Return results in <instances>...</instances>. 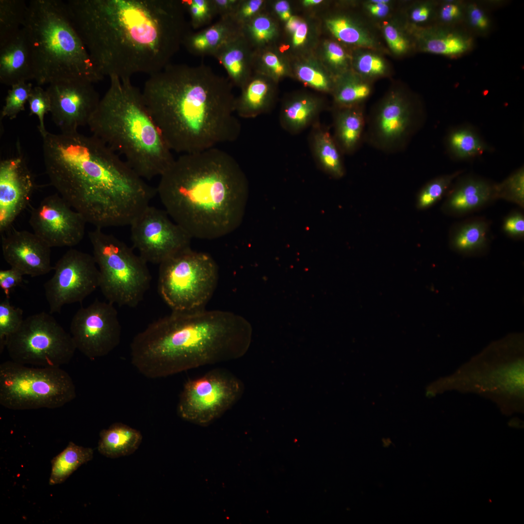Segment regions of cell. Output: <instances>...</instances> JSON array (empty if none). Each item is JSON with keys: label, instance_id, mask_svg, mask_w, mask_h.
Here are the masks:
<instances>
[{"label": "cell", "instance_id": "obj_1", "mask_svg": "<svg viewBox=\"0 0 524 524\" xmlns=\"http://www.w3.org/2000/svg\"><path fill=\"white\" fill-rule=\"evenodd\" d=\"M73 24L104 77L149 75L170 64L190 33L181 0H69Z\"/></svg>", "mask_w": 524, "mask_h": 524}, {"label": "cell", "instance_id": "obj_2", "mask_svg": "<svg viewBox=\"0 0 524 524\" xmlns=\"http://www.w3.org/2000/svg\"><path fill=\"white\" fill-rule=\"evenodd\" d=\"M42 138L51 184L87 223L130 226L149 205L156 189L95 136L48 132Z\"/></svg>", "mask_w": 524, "mask_h": 524}, {"label": "cell", "instance_id": "obj_3", "mask_svg": "<svg viewBox=\"0 0 524 524\" xmlns=\"http://www.w3.org/2000/svg\"><path fill=\"white\" fill-rule=\"evenodd\" d=\"M142 93L172 151L199 152L240 135L232 84L204 64H169L149 76Z\"/></svg>", "mask_w": 524, "mask_h": 524}, {"label": "cell", "instance_id": "obj_4", "mask_svg": "<svg viewBox=\"0 0 524 524\" xmlns=\"http://www.w3.org/2000/svg\"><path fill=\"white\" fill-rule=\"evenodd\" d=\"M159 178L156 190L165 211L192 238L217 239L241 225L248 181L227 152L215 147L182 154Z\"/></svg>", "mask_w": 524, "mask_h": 524}, {"label": "cell", "instance_id": "obj_5", "mask_svg": "<svg viewBox=\"0 0 524 524\" xmlns=\"http://www.w3.org/2000/svg\"><path fill=\"white\" fill-rule=\"evenodd\" d=\"M252 327L234 312L205 309L172 311L137 334L130 345L132 365L149 378L240 358Z\"/></svg>", "mask_w": 524, "mask_h": 524}, {"label": "cell", "instance_id": "obj_6", "mask_svg": "<svg viewBox=\"0 0 524 524\" xmlns=\"http://www.w3.org/2000/svg\"><path fill=\"white\" fill-rule=\"evenodd\" d=\"M88 126L141 178L160 177L175 158L131 78L111 76Z\"/></svg>", "mask_w": 524, "mask_h": 524}, {"label": "cell", "instance_id": "obj_7", "mask_svg": "<svg viewBox=\"0 0 524 524\" xmlns=\"http://www.w3.org/2000/svg\"><path fill=\"white\" fill-rule=\"evenodd\" d=\"M22 29L38 85L68 80L94 83L103 79L73 24L66 2L30 1Z\"/></svg>", "mask_w": 524, "mask_h": 524}, {"label": "cell", "instance_id": "obj_8", "mask_svg": "<svg viewBox=\"0 0 524 524\" xmlns=\"http://www.w3.org/2000/svg\"><path fill=\"white\" fill-rule=\"evenodd\" d=\"M88 237L103 296L114 305L136 307L150 286L147 263L124 242L101 229L90 231Z\"/></svg>", "mask_w": 524, "mask_h": 524}, {"label": "cell", "instance_id": "obj_9", "mask_svg": "<svg viewBox=\"0 0 524 524\" xmlns=\"http://www.w3.org/2000/svg\"><path fill=\"white\" fill-rule=\"evenodd\" d=\"M76 397L72 378L60 367L31 366L12 360L0 365V404L7 409H56Z\"/></svg>", "mask_w": 524, "mask_h": 524}, {"label": "cell", "instance_id": "obj_10", "mask_svg": "<svg viewBox=\"0 0 524 524\" xmlns=\"http://www.w3.org/2000/svg\"><path fill=\"white\" fill-rule=\"evenodd\" d=\"M218 278L213 258L190 247L159 264L158 292L172 311L204 309L216 289Z\"/></svg>", "mask_w": 524, "mask_h": 524}, {"label": "cell", "instance_id": "obj_11", "mask_svg": "<svg viewBox=\"0 0 524 524\" xmlns=\"http://www.w3.org/2000/svg\"><path fill=\"white\" fill-rule=\"evenodd\" d=\"M421 107L405 85L393 84L367 115L364 141L385 153L405 149L421 124Z\"/></svg>", "mask_w": 524, "mask_h": 524}, {"label": "cell", "instance_id": "obj_12", "mask_svg": "<svg viewBox=\"0 0 524 524\" xmlns=\"http://www.w3.org/2000/svg\"><path fill=\"white\" fill-rule=\"evenodd\" d=\"M11 360L26 365L59 368L77 350L73 338L51 314L42 311L25 318L6 340Z\"/></svg>", "mask_w": 524, "mask_h": 524}, {"label": "cell", "instance_id": "obj_13", "mask_svg": "<svg viewBox=\"0 0 524 524\" xmlns=\"http://www.w3.org/2000/svg\"><path fill=\"white\" fill-rule=\"evenodd\" d=\"M242 381L228 371L213 369L187 381L177 404V412L185 421L206 426L220 417L241 397Z\"/></svg>", "mask_w": 524, "mask_h": 524}, {"label": "cell", "instance_id": "obj_14", "mask_svg": "<svg viewBox=\"0 0 524 524\" xmlns=\"http://www.w3.org/2000/svg\"><path fill=\"white\" fill-rule=\"evenodd\" d=\"M53 269V276L44 284L50 314L60 312L66 305L81 303L99 287V270L88 253L70 249Z\"/></svg>", "mask_w": 524, "mask_h": 524}, {"label": "cell", "instance_id": "obj_15", "mask_svg": "<svg viewBox=\"0 0 524 524\" xmlns=\"http://www.w3.org/2000/svg\"><path fill=\"white\" fill-rule=\"evenodd\" d=\"M130 226L132 246L147 263L159 265L191 247L192 238L165 210L149 205Z\"/></svg>", "mask_w": 524, "mask_h": 524}, {"label": "cell", "instance_id": "obj_16", "mask_svg": "<svg viewBox=\"0 0 524 524\" xmlns=\"http://www.w3.org/2000/svg\"><path fill=\"white\" fill-rule=\"evenodd\" d=\"M70 331L76 349L91 360L107 355L121 340V327L114 305L98 299L78 310Z\"/></svg>", "mask_w": 524, "mask_h": 524}, {"label": "cell", "instance_id": "obj_17", "mask_svg": "<svg viewBox=\"0 0 524 524\" xmlns=\"http://www.w3.org/2000/svg\"><path fill=\"white\" fill-rule=\"evenodd\" d=\"M29 222L33 232L51 248L77 245L87 223L58 194L45 197L33 208Z\"/></svg>", "mask_w": 524, "mask_h": 524}, {"label": "cell", "instance_id": "obj_18", "mask_svg": "<svg viewBox=\"0 0 524 524\" xmlns=\"http://www.w3.org/2000/svg\"><path fill=\"white\" fill-rule=\"evenodd\" d=\"M46 90L52 119L63 133L77 131L80 126L87 125L100 100L93 83L84 80L53 82Z\"/></svg>", "mask_w": 524, "mask_h": 524}, {"label": "cell", "instance_id": "obj_19", "mask_svg": "<svg viewBox=\"0 0 524 524\" xmlns=\"http://www.w3.org/2000/svg\"><path fill=\"white\" fill-rule=\"evenodd\" d=\"M35 188L33 174L22 156L0 161V233L8 230L28 206Z\"/></svg>", "mask_w": 524, "mask_h": 524}, {"label": "cell", "instance_id": "obj_20", "mask_svg": "<svg viewBox=\"0 0 524 524\" xmlns=\"http://www.w3.org/2000/svg\"><path fill=\"white\" fill-rule=\"evenodd\" d=\"M51 247L34 232L13 229L1 237L5 261L23 275L42 276L53 269Z\"/></svg>", "mask_w": 524, "mask_h": 524}, {"label": "cell", "instance_id": "obj_21", "mask_svg": "<svg viewBox=\"0 0 524 524\" xmlns=\"http://www.w3.org/2000/svg\"><path fill=\"white\" fill-rule=\"evenodd\" d=\"M416 51L450 58L460 57L473 49L474 38L466 28L433 23L423 27H408Z\"/></svg>", "mask_w": 524, "mask_h": 524}, {"label": "cell", "instance_id": "obj_22", "mask_svg": "<svg viewBox=\"0 0 524 524\" xmlns=\"http://www.w3.org/2000/svg\"><path fill=\"white\" fill-rule=\"evenodd\" d=\"M325 25L333 39L350 49H367L390 54L377 27L363 14L336 12L326 18Z\"/></svg>", "mask_w": 524, "mask_h": 524}, {"label": "cell", "instance_id": "obj_23", "mask_svg": "<svg viewBox=\"0 0 524 524\" xmlns=\"http://www.w3.org/2000/svg\"><path fill=\"white\" fill-rule=\"evenodd\" d=\"M495 184L475 176L461 178L450 187L441 210L454 216H463L478 210L496 200Z\"/></svg>", "mask_w": 524, "mask_h": 524}, {"label": "cell", "instance_id": "obj_24", "mask_svg": "<svg viewBox=\"0 0 524 524\" xmlns=\"http://www.w3.org/2000/svg\"><path fill=\"white\" fill-rule=\"evenodd\" d=\"M33 80L30 50L22 29L12 38L0 45V82L12 86Z\"/></svg>", "mask_w": 524, "mask_h": 524}, {"label": "cell", "instance_id": "obj_25", "mask_svg": "<svg viewBox=\"0 0 524 524\" xmlns=\"http://www.w3.org/2000/svg\"><path fill=\"white\" fill-rule=\"evenodd\" d=\"M242 26L232 16L220 17L214 23L196 33H190L183 45L196 56H212L242 35Z\"/></svg>", "mask_w": 524, "mask_h": 524}, {"label": "cell", "instance_id": "obj_26", "mask_svg": "<svg viewBox=\"0 0 524 524\" xmlns=\"http://www.w3.org/2000/svg\"><path fill=\"white\" fill-rule=\"evenodd\" d=\"M274 81L262 74H253L240 88L236 97V115L244 118H252L268 112L274 102L276 88Z\"/></svg>", "mask_w": 524, "mask_h": 524}, {"label": "cell", "instance_id": "obj_27", "mask_svg": "<svg viewBox=\"0 0 524 524\" xmlns=\"http://www.w3.org/2000/svg\"><path fill=\"white\" fill-rule=\"evenodd\" d=\"M335 109L333 137L342 153L351 154L364 141L367 117L364 104Z\"/></svg>", "mask_w": 524, "mask_h": 524}, {"label": "cell", "instance_id": "obj_28", "mask_svg": "<svg viewBox=\"0 0 524 524\" xmlns=\"http://www.w3.org/2000/svg\"><path fill=\"white\" fill-rule=\"evenodd\" d=\"M254 51L242 35L220 49L213 57L226 69L231 84L240 88L253 74Z\"/></svg>", "mask_w": 524, "mask_h": 524}, {"label": "cell", "instance_id": "obj_29", "mask_svg": "<svg viewBox=\"0 0 524 524\" xmlns=\"http://www.w3.org/2000/svg\"><path fill=\"white\" fill-rule=\"evenodd\" d=\"M323 107L322 100L308 93H300L287 100L280 114L281 126L291 133H298L314 123Z\"/></svg>", "mask_w": 524, "mask_h": 524}, {"label": "cell", "instance_id": "obj_30", "mask_svg": "<svg viewBox=\"0 0 524 524\" xmlns=\"http://www.w3.org/2000/svg\"><path fill=\"white\" fill-rule=\"evenodd\" d=\"M490 224L483 217H474L453 225L449 234L451 247L462 254L483 250L489 245Z\"/></svg>", "mask_w": 524, "mask_h": 524}, {"label": "cell", "instance_id": "obj_31", "mask_svg": "<svg viewBox=\"0 0 524 524\" xmlns=\"http://www.w3.org/2000/svg\"><path fill=\"white\" fill-rule=\"evenodd\" d=\"M142 439L139 430L127 425L115 423L100 431L98 449L101 455L109 458L127 456L138 448Z\"/></svg>", "mask_w": 524, "mask_h": 524}, {"label": "cell", "instance_id": "obj_32", "mask_svg": "<svg viewBox=\"0 0 524 524\" xmlns=\"http://www.w3.org/2000/svg\"><path fill=\"white\" fill-rule=\"evenodd\" d=\"M311 138V150L318 164L327 174L339 179L345 174L342 152L333 136L318 123L314 124Z\"/></svg>", "mask_w": 524, "mask_h": 524}, {"label": "cell", "instance_id": "obj_33", "mask_svg": "<svg viewBox=\"0 0 524 524\" xmlns=\"http://www.w3.org/2000/svg\"><path fill=\"white\" fill-rule=\"evenodd\" d=\"M373 84L351 69L335 78L331 92L335 108L363 104L372 93Z\"/></svg>", "mask_w": 524, "mask_h": 524}, {"label": "cell", "instance_id": "obj_34", "mask_svg": "<svg viewBox=\"0 0 524 524\" xmlns=\"http://www.w3.org/2000/svg\"><path fill=\"white\" fill-rule=\"evenodd\" d=\"M376 26L390 54L401 58L416 51L411 34L397 12Z\"/></svg>", "mask_w": 524, "mask_h": 524}, {"label": "cell", "instance_id": "obj_35", "mask_svg": "<svg viewBox=\"0 0 524 524\" xmlns=\"http://www.w3.org/2000/svg\"><path fill=\"white\" fill-rule=\"evenodd\" d=\"M445 143L450 155L458 160L475 158L489 149L477 132L468 126L453 129L447 135Z\"/></svg>", "mask_w": 524, "mask_h": 524}, {"label": "cell", "instance_id": "obj_36", "mask_svg": "<svg viewBox=\"0 0 524 524\" xmlns=\"http://www.w3.org/2000/svg\"><path fill=\"white\" fill-rule=\"evenodd\" d=\"M293 71L296 79L305 85L331 94L335 78L317 56L308 55L299 58L294 64Z\"/></svg>", "mask_w": 524, "mask_h": 524}, {"label": "cell", "instance_id": "obj_37", "mask_svg": "<svg viewBox=\"0 0 524 524\" xmlns=\"http://www.w3.org/2000/svg\"><path fill=\"white\" fill-rule=\"evenodd\" d=\"M93 457L92 448L69 442L66 448L51 460L49 484L63 483L79 467L92 460Z\"/></svg>", "mask_w": 524, "mask_h": 524}, {"label": "cell", "instance_id": "obj_38", "mask_svg": "<svg viewBox=\"0 0 524 524\" xmlns=\"http://www.w3.org/2000/svg\"><path fill=\"white\" fill-rule=\"evenodd\" d=\"M243 36L254 50L274 46L279 35L275 18L266 10L242 25Z\"/></svg>", "mask_w": 524, "mask_h": 524}, {"label": "cell", "instance_id": "obj_39", "mask_svg": "<svg viewBox=\"0 0 524 524\" xmlns=\"http://www.w3.org/2000/svg\"><path fill=\"white\" fill-rule=\"evenodd\" d=\"M350 49L351 69L365 80L373 83L390 75L391 68L385 54L367 49Z\"/></svg>", "mask_w": 524, "mask_h": 524}, {"label": "cell", "instance_id": "obj_40", "mask_svg": "<svg viewBox=\"0 0 524 524\" xmlns=\"http://www.w3.org/2000/svg\"><path fill=\"white\" fill-rule=\"evenodd\" d=\"M27 6L24 0H0V45L20 31L25 20Z\"/></svg>", "mask_w": 524, "mask_h": 524}, {"label": "cell", "instance_id": "obj_41", "mask_svg": "<svg viewBox=\"0 0 524 524\" xmlns=\"http://www.w3.org/2000/svg\"><path fill=\"white\" fill-rule=\"evenodd\" d=\"M253 67L254 72L265 75L276 83L290 72L289 65L275 46L254 50Z\"/></svg>", "mask_w": 524, "mask_h": 524}, {"label": "cell", "instance_id": "obj_42", "mask_svg": "<svg viewBox=\"0 0 524 524\" xmlns=\"http://www.w3.org/2000/svg\"><path fill=\"white\" fill-rule=\"evenodd\" d=\"M317 57L334 78L351 69V49L333 39L323 41Z\"/></svg>", "mask_w": 524, "mask_h": 524}, {"label": "cell", "instance_id": "obj_43", "mask_svg": "<svg viewBox=\"0 0 524 524\" xmlns=\"http://www.w3.org/2000/svg\"><path fill=\"white\" fill-rule=\"evenodd\" d=\"M399 2L397 14L408 27H423L434 23L439 2L420 0Z\"/></svg>", "mask_w": 524, "mask_h": 524}, {"label": "cell", "instance_id": "obj_44", "mask_svg": "<svg viewBox=\"0 0 524 524\" xmlns=\"http://www.w3.org/2000/svg\"><path fill=\"white\" fill-rule=\"evenodd\" d=\"M462 171H457L449 174L437 177L427 182L418 192L416 199L418 210L428 209L440 200Z\"/></svg>", "mask_w": 524, "mask_h": 524}, {"label": "cell", "instance_id": "obj_45", "mask_svg": "<svg viewBox=\"0 0 524 524\" xmlns=\"http://www.w3.org/2000/svg\"><path fill=\"white\" fill-rule=\"evenodd\" d=\"M496 199H502L524 207V169L521 167L500 183L495 184Z\"/></svg>", "mask_w": 524, "mask_h": 524}, {"label": "cell", "instance_id": "obj_46", "mask_svg": "<svg viewBox=\"0 0 524 524\" xmlns=\"http://www.w3.org/2000/svg\"><path fill=\"white\" fill-rule=\"evenodd\" d=\"M285 29L291 47L295 50H303L315 42L314 29L303 17L293 15L285 22Z\"/></svg>", "mask_w": 524, "mask_h": 524}, {"label": "cell", "instance_id": "obj_47", "mask_svg": "<svg viewBox=\"0 0 524 524\" xmlns=\"http://www.w3.org/2000/svg\"><path fill=\"white\" fill-rule=\"evenodd\" d=\"M9 298H6L0 303V349L5 347L7 339L15 332L22 323L23 311L12 305Z\"/></svg>", "mask_w": 524, "mask_h": 524}, {"label": "cell", "instance_id": "obj_48", "mask_svg": "<svg viewBox=\"0 0 524 524\" xmlns=\"http://www.w3.org/2000/svg\"><path fill=\"white\" fill-rule=\"evenodd\" d=\"M32 88V84L26 82H21L11 86L8 91L1 116L13 119L20 112L24 111L25 105L28 102Z\"/></svg>", "mask_w": 524, "mask_h": 524}, {"label": "cell", "instance_id": "obj_49", "mask_svg": "<svg viewBox=\"0 0 524 524\" xmlns=\"http://www.w3.org/2000/svg\"><path fill=\"white\" fill-rule=\"evenodd\" d=\"M189 15L190 26L198 29L209 25L216 16L213 0H181Z\"/></svg>", "mask_w": 524, "mask_h": 524}, {"label": "cell", "instance_id": "obj_50", "mask_svg": "<svg viewBox=\"0 0 524 524\" xmlns=\"http://www.w3.org/2000/svg\"><path fill=\"white\" fill-rule=\"evenodd\" d=\"M463 24L471 33L487 34L491 29V22L486 11L475 2L466 3Z\"/></svg>", "mask_w": 524, "mask_h": 524}, {"label": "cell", "instance_id": "obj_51", "mask_svg": "<svg viewBox=\"0 0 524 524\" xmlns=\"http://www.w3.org/2000/svg\"><path fill=\"white\" fill-rule=\"evenodd\" d=\"M28 102L29 105L30 115H35L39 120L38 129L42 138L48 131L45 125V116L51 111L50 97L47 91L39 86L33 87Z\"/></svg>", "mask_w": 524, "mask_h": 524}, {"label": "cell", "instance_id": "obj_52", "mask_svg": "<svg viewBox=\"0 0 524 524\" xmlns=\"http://www.w3.org/2000/svg\"><path fill=\"white\" fill-rule=\"evenodd\" d=\"M466 3L458 0L439 2L434 23L458 26L463 24Z\"/></svg>", "mask_w": 524, "mask_h": 524}, {"label": "cell", "instance_id": "obj_53", "mask_svg": "<svg viewBox=\"0 0 524 524\" xmlns=\"http://www.w3.org/2000/svg\"><path fill=\"white\" fill-rule=\"evenodd\" d=\"M399 4L391 0H368L362 2L363 15L376 26L393 16Z\"/></svg>", "mask_w": 524, "mask_h": 524}, {"label": "cell", "instance_id": "obj_54", "mask_svg": "<svg viewBox=\"0 0 524 524\" xmlns=\"http://www.w3.org/2000/svg\"><path fill=\"white\" fill-rule=\"evenodd\" d=\"M266 4L264 0H241L232 17L242 26L264 11Z\"/></svg>", "mask_w": 524, "mask_h": 524}, {"label": "cell", "instance_id": "obj_55", "mask_svg": "<svg viewBox=\"0 0 524 524\" xmlns=\"http://www.w3.org/2000/svg\"><path fill=\"white\" fill-rule=\"evenodd\" d=\"M502 230L508 236L515 239H522L524 236V216L517 211L509 213L504 219Z\"/></svg>", "mask_w": 524, "mask_h": 524}, {"label": "cell", "instance_id": "obj_56", "mask_svg": "<svg viewBox=\"0 0 524 524\" xmlns=\"http://www.w3.org/2000/svg\"><path fill=\"white\" fill-rule=\"evenodd\" d=\"M23 276L19 270L12 267L0 271V287L6 298H9L11 290L22 282Z\"/></svg>", "mask_w": 524, "mask_h": 524}, {"label": "cell", "instance_id": "obj_57", "mask_svg": "<svg viewBox=\"0 0 524 524\" xmlns=\"http://www.w3.org/2000/svg\"><path fill=\"white\" fill-rule=\"evenodd\" d=\"M270 6V11H268L273 16H276L281 21L286 22L292 16L291 6L288 1L278 0L273 2H267Z\"/></svg>", "mask_w": 524, "mask_h": 524}, {"label": "cell", "instance_id": "obj_58", "mask_svg": "<svg viewBox=\"0 0 524 524\" xmlns=\"http://www.w3.org/2000/svg\"><path fill=\"white\" fill-rule=\"evenodd\" d=\"M220 17L232 16L241 0H213Z\"/></svg>", "mask_w": 524, "mask_h": 524}, {"label": "cell", "instance_id": "obj_59", "mask_svg": "<svg viewBox=\"0 0 524 524\" xmlns=\"http://www.w3.org/2000/svg\"><path fill=\"white\" fill-rule=\"evenodd\" d=\"M323 2L322 0H304L302 4L305 7H311L318 5Z\"/></svg>", "mask_w": 524, "mask_h": 524}]
</instances>
